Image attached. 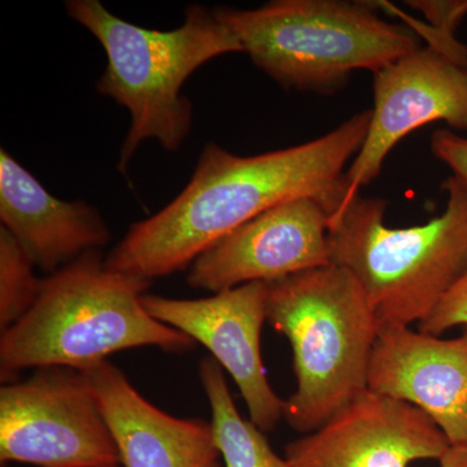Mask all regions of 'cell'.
I'll use <instances>...</instances> for the list:
<instances>
[{
  "label": "cell",
  "mask_w": 467,
  "mask_h": 467,
  "mask_svg": "<svg viewBox=\"0 0 467 467\" xmlns=\"http://www.w3.org/2000/svg\"><path fill=\"white\" fill-rule=\"evenodd\" d=\"M370 117V109L362 110L317 140L247 158L207 144L183 192L159 213L129 227L106 257L107 267L149 281L173 275L267 209L331 195L343 186Z\"/></svg>",
  "instance_id": "1"
},
{
  "label": "cell",
  "mask_w": 467,
  "mask_h": 467,
  "mask_svg": "<svg viewBox=\"0 0 467 467\" xmlns=\"http://www.w3.org/2000/svg\"><path fill=\"white\" fill-rule=\"evenodd\" d=\"M150 281L106 265L100 251L43 279L32 309L0 337V379L16 382L26 368L85 370L110 355L140 347L192 350L186 334L152 317L142 304Z\"/></svg>",
  "instance_id": "2"
},
{
  "label": "cell",
  "mask_w": 467,
  "mask_h": 467,
  "mask_svg": "<svg viewBox=\"0 0 467 467\" xmlns=\"http://www.w3.org/2000/svg\"><path fill=\"white\" fill-rule=\"evenodd\" d=\"M442 189L447 207L422 225L387 226L389 202L361 193L331 212L330 263L355 276L379 328L425 321L467 272V183L451 174Z\"/></svg>",
  "instance_id": "3"
},
{
  "label": "cell",
  "mask_w": 467,
  "mask_h": 467,
  "mask_svg": "<svg viewBox=\"0 0 467 467\" xmlns=\"http://www.w3.org/2000/svg\"><path fill=\"white\" fill-rule=\"evenodd\" d=\"M66 8L106 51L98 91L130 113L119 153L122 173L144 140H156L171 152L180 149L193 116L192 101L181 92L184 82L208 61L244 52L232 30L201 5H190L182 26L171 32L126 23L99 0H69Z\"/></svg>",
  "instance_id": "4"
},
{
  "label": "cell",
  "mask_w": 467,
  "mask_h": 467,
  "mask_svg": "<svg viewBox=\"0 0 467 467\" xmlns=\"http://www.w3.org/2000/svg\"><path fill=\"white\" fill-rule=\"evenodd\" d=\"M266 285V322L290 342L296 378L284 418L310 434L368 391L379 325L355 276L333 264Z\"/></svg>",
  "instance_id": "5"
},
{
  "label": "cell",
  "mask_w": 467,
  "mask_h": 467,
  "mask_svg": "<svg viewBox=\"0 0 467 467\" xmlns=\"http://www.w3.org/2000/svg\"><path fill=\"white\" fill-rule=\"evenodd\" d=\"M213 14L252 63L287 90L328 94L356 70L376 73L420 48L413 32L383 20L367 2L275 0Z\"/></svg>",
  "instance_id": "6"
},
{
  "label": "cell",
  "mask_w": 467,
  "mask_h": 467,
  "mask_svg": "<svg viewBox=\"0 0 467 467\" xmlns=\"http://www.w3.org/2000/svg\"><path fill=\"white\" fill-rule=\"evenodd\" d=\"M0 460L38 467L121 465L112 432L81 370L36 368L0 389Z\"/></svg>",
  "instance_id": "7"
},
{
  "label": "cell",
  "mask_w": 467,
  "mask_h": 467,
  "mask_svg": "<svg viewBox=\"0 0 467 467\" xmlns=\"http://www.w3.org/2000/svg\"><path fill=\"white\" fill-rule=\"evenodd\" d=\"M373 88L367 138L344 174L333 211L373 182L396 144L417 129L444 121L453 131H467V67L431 48L420 47L378 70Z\"/></svg>",
  "instance_id": "8"
},
{
  "label": "cell",
  "mask_w": 467,
  "mask_h": 467,
  "mask_svg": "<svg viewBox=\"0 0 467 467\" xmlns=\"http://www.w3.org/2000/svg\"><path fill=\"white\" fill-rule=\"evenodd\" d=\"M325 198L294 199L252 218L193 261L187 284L216 294L330 265Z\"/></svg>",
  "instance_id": "9"
},
{
  "label": "cell",
  "mask_w": 467,
  "mask_h": 467,
  "mask_svg": "<svg viewBox=\"0 0 467 467\" xmlns=\"http://www.w3.org/2000/svg\"><path fill=\"white\" fill-rule=\"evenodd\" d=\"M266 291L264 282H252L196 300L144 294L142 304L153 318L212 353L238 386L251 422L270 432L284 418L285 400L270 386L261 358Z\"/></svg>",
  "instance_id": "10"
},
{
  "label": "cell",
  "mask_w": 467,
  "mask_h": 467,
  "mask_svg": "<svg viewBox=\"0 0 467 467\" xmlns=\"http://www.w3.org/2000/svg\"><path fill=\"white\" fill-rule=\"evenodd\" d=\"M450 447L425 411L368 389L324 426L285 445V459L290 467H409L439 461Z\"/></svg>",
  "instance_id": "11"
},
{
  "label": "cell",
  "mask_w": 467,
  "mask_h": 467,
  "mask_svg": "<svg viewBox=\"0 0 467 467\" xmlns=\"http://www.w3.org/2000/svg\"><path fill=\"white\" fill-rule=\"evenodd\" d=\"M368 389L414 405L451 445H467V327L451 339L402 326L379 328Z\"/></svg>",
  "instance_id": "12"
},
{
  "label": "cell",
  "mask_w": 467,
  "mask_h": 467,
  "mask_svg": "<svg viewBox=\"0 0 467 467\" xmlns=\"http://www.w3.org/2000/svg\"><path fill=\"white\" fill-rule=\"evenodd\" d=\"M82 373L115 439L122 467H205L218 460L211 423L160 410L109 361Z\"/></svg>",
  "instance_id": "13"
},
{
  "label": "cell",
  "mask_w": 467,
  "mask_h": 467,
  "mask_svg": "<svg viewBox=\"0 0 467 467\" xmlns=\"http://www.w3.org/2000/svg\"><path fill=\"white\" fill-rule=\"evenodd\" d=\"M0 220L48 275L86 252L100 251L110 239L97 209L55 198L5 150L0 153Z\"/></svg>",
  "instance_id": "14"
},
{
  "label": "cell",
  "mask_w": 467,
  "mask_h": 467,
  "mask_svg": "<svg viewBox=\"0 0 467 467\" xmlns=\"http://www.w3.org/2000/svg\"><path fill=\"white\" fill-rule=\"evenodd\" d=\"M199 377L211 407L214 441L225 467H290L285 457L272 450L264 431L241 416L216 359L202 358Z\"/></svg>",
  "instance_id": "15"
},
{
  "label": "cell",
  "mask_w": 467,
  "mask_h": 467,
  "mask_svg": "<svg viewBox=\"0 0 467 467\" xmlns=\"http://www.w3.org/2000/svg\"><path fill=\"white\" fill-rule=\"evenodd\" d=\"M36 264L23 245L0 226V328L7 330L33 308L43 279L34 275Z\"/></svg>",
  "instance_id": "16"
},
{
  "label": "cell",
  "mask_w": 467,
  "mask_h": 467,
  "mask_svg": "<svg viewBox=\"0 0 467 467\" xmlns=\"http://www.w3.org/2000/svg\"><path fill=\"white\" fill-rule=\"evenodd\" d=\"M407 5L420 12L426 23L409 17L399 8L393 14L402 16L410 29L425 38L427 47L467 67V46L456 38L457 27L467 16V0H408Z\"/></svg>",
  "instance_id": "17"
},
{
  "label": "cell",
  "mask_w": 467,
  "mask_h": 467,
  "mask_svg": "<svg viewBox=\"0 0 467 467\" xmlns=\"http://www.w3.org/2000/svg\"><path fill=\"white\" fill-rule=\"evenodd\" d=\"M457 326L467 327V272L442 296L434 312L417 325V328L420 333L441 337Z\"/></svg>",
  "instance_id": "18"
},
{
  "label": "cell",
  "mask_w": 467,
  "mask_h": 467,
  "mask_svg": "<svg viewBox=\"0 0 467 467\" xmlns=\"http://www.w3.org/2000/svg\"><path fill=\"white\" fill-rule=\"evenodd\" d=\"M431 152L467 183V138L451 129H439L431 135Z\"/></svg>",
  "instance_id": "19"
},
{
  "label": "cell",
  "mask_w": 467,
  "mask_h": 467,
  "mask_svg": "<svg viewBox=\"0 0 467 467\" xmlns=\"http://www.w3.org/2000/svg\"><path fill=\"white\" fill-rule=\"evenodd\" d=\"M439 463L441 467H467V445H451Z\"/></svg>",
  "instance_id": "20"
},
{
  "label": "cell",
  "mask_w": 467,
  "mask_h": 467,
  "mask_svg": "<svg viewBox=\"0 0 467 467\" xmlns=\"http://www.w3.org/2000/svg\"><path fill=\"white\" fill-rule=\"evenodd\" d=\"M205 467H221L220 463H218V460L214 461V462L209 463L208 466Z\"/></svg>",
  "instance_id": "21"
},
{
  "label": "cell",
  "mask_w": 467,
  "mask_h": 467,
  "mask_svg": "<svg viewBox=\"0 0 467 467\" xmlns=\"http://www.w3.org/2000/svg\"><path fill=\"white\" fill-rule=\"evenodd\" d=\"M110 467H122V466H121V465H119V466H110Z\"/></svg>",
  "instance_id": "22"
}]
</instances>
